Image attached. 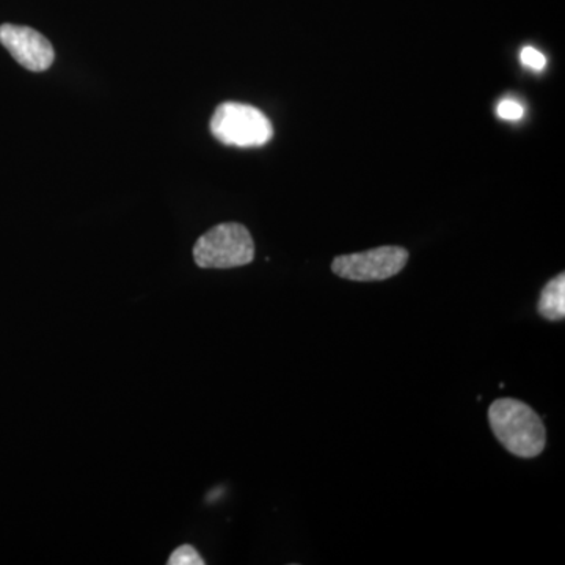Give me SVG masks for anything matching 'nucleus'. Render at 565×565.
<instances>
[{"instance_id":"obj_8","label":"nucleus","mask_w":565,"mask_h":565,"mask_svg":"<svg viewBox=\"0 0 565 565\" xmlns=\"http://www.w3.org/2000/svg\"><path fill=\"white\" fill-rule=\"evenodd\" d=\"M497 114L501 120L519 121L522 120L523 115H525V107H523L522 103L508 98L498 104Z\"/></svg>"},{"instance_id":"obj_1","label":"nucleus","mask_w":565,"mask_h":565,"mask_svg":"<svg viewBox=\"0 0 565 565\" xmlns=\"http://www.w3.org/2000/svg\"><path fill=\"white\" fill-rule=\"evenodd\" d=\"M489 423L497 440L520 459H534L544 452L546 429L541 416L522 401L503 397L489 408Z\"/></svg>"},{"instance_id":"obj_7","label":"nucleus","mask_w":565,"mask_h":565,"mask_svg":"<svg viewBox=\"0 0 565 565\" xmlns=\"http://www.w3.org/2000/svg\"><path fill=\"white\" fill-rule=\"evenodd\" d=\"M169 565H204L206 561L200 556V553L196 552L195 546L192 545H181L178 546L177 550L170 555L169 561H167Z\"/></svg>"},{"instance_id":"obj_9","label":"nucleus","mask_w":565,"mask_h":565,"mask_svg":"<svg viewBox=\"0 0 565 565\" xmlns=\"http://www.w3.org/2000/svg\"><path fill=\"white\" fill-rule=\"evenodd\" d=\"M520 62H522L526 68L533 71H542L546 66L545 55L531 46L523 47L522 52H520Z\"/></svg>"},{"instance_id":"obj_4","label":"nucleus","mask_w":565,"mask_h":565,"mask_svg":"<svg viewBox=\"0 0 565 565\" xmlns=\"http://www.w3.org/2000/svg\"><path fill=\"white\" fill-rule=\"evenodd\" d=\"M408 263V252L396 245L373 250L337 256L332 270L338 277L351 281H384L394 277Z\"/></svg>"},{"instance_id":"obj_2","label":"nucleus","mask_w":565,"mask_h":565,"mask_svg":"<svg viewBox=\"0 0 565 565\" xmlns=\"http://www.w3.org/2000/svg\"><path fill=\"white\" fill-rule=\"evenodd\" d=\"M193 259L202 269H233L255 259L250 232L236 222L221 223L193 245Z\"/></svg>"},{"instance_id":"obj_6","label":"nucleus","mask_w":565,"mask_h":565,"mask_svg":"<svg viewBox=\"0 0 565 565\" xmlns=\"http://www.w3.org/2000/svg\"><path fill=\"white\" fill-rule=\"evenodd\" d=\"M537 311L546 321L557 322L565 318V275L559 274L544 286Z\"/></svg>"},{"instance_id":"obj_3","label":"nucleus","mask_w":565,"mask_h":565,"mask_svg":"<svg viewBox=\"0 0 565 565\" xmlns=\"http://www.w3.org/2000/svg\"><path fill=\"white\" fill-rule=\"evenodd\" d=\"M211 132L228 147H264L274 137V126L266 114L243 103H223L211 118Z\"/></svg>"},{"instance_id":"obj_5","label":"nucleus","mask_w":565,"mask_h":565,"mask_svg":"<svg viewBox=\"0 0 565 565\" xmlns=\"http://www.w3.org/2000/svg\"><path fill=\"white\" fill-rule=\"evenodd\" d=\"M0 43L25 70L43 73L55 61L51 41L28 25H0Z\"/></svg>"}]
</instances>
